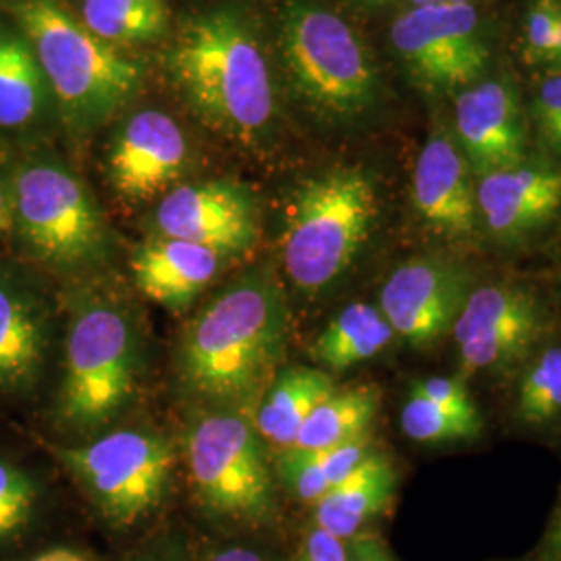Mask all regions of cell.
Segmentation results:
<instances>
[{
  "label": "cell",
  "instance_id": "cell-1",
  "mask_svg": "<svg viewBox=\"0 0 561 561\" xmlns=\"http://www.w3.org/2000/svg\"><path fill=\"white\" fill-rule=\"evenodd\" d=\"M289 333L285 291L268 266L231 280L185 324L175 373L198 408L248 412L279 375Z\"/></svg>",
  "mask_w": 561,
  "mask_h": 561
},
{
  "label": "cell",
  "instance_id": "cell-2",
  "mask_svg": "<svg viewBox=\"0 0 561 561\" xmlns=\"http://www.w3.org/2000/svg\"><path fill=\"white\" fill-rule=\"evenodd\" d=\"M167 73L190 111L225 138L256 146L273 129L268 60L238 9L217 7L185 21L167 53Z\"/></svg>",
  "mask_w": 561,
  "mask_h": 561
},
{
  "label": "cell",
  "instance_id": "cell-3",
  "mask_svg": "<svg viewBox=\"0 0 561 561\" xmlns=\"http://www.w3.org/2000/svg\"><path fill=\"white\" fill-rule=\"evenodd\" d=\"M144 340L129 300L106 283H83L67 298L60 426L96 435L119 419L138 389Z\"/></svg>",
  "mask_w": 561,
  "mask_h": 561
},
{
  "label": "cell",
  "instance_id": "cell-4",
  "mask_svg": "<svg viewBox=\"0 0 561 561\" xmlns=\"http://www.w3.org/2000/svg\"><path fill=\"white\" fill-rule=\"evenodd\" d=\"M9 20L32 44L59 115L94 129L134 99L140 67L99 41L62 0H4Z\"/></svg>",
  "mask_w": 561,
  "mask_h": 561
},
{
  "label": "cell",
  "instance_id": "cell-5",
  "mask_svg": "<svg viewBox=\"0 0 561 561\" xmlns=\"http://www.w3.org/2000/svg\"><path fill=\"white\" fill-rule=\"evenodd\" d=\"M13 233L30 261L59 275H80L113 254L111 229L85 181L53 154L13 162Z\"/></svg>",
  "mask_w": 561,
  "mask_h": 561
},
{
  "label": "cell",
  "instance_id": "cell-6",
  "mask_svg": "<svg viewBox=\"0 0 561 561\" xmlns=\"http://www.w3.org/2000/svg\"><path fill=\"white\" fill-rule=\"evenodd\" d=\"M377 213V190L360 169H333L304 181L283 233L287 279L306 294L333 285L358 256Z\"/></svg>",
  "mask_w": 561,
  "mask_h": 561
},
{
  "label": "cell",
  "instance_id": "cell-7",
  "mask_svg": "<svg viewBox=\"0 0 561 561\" xmlns=\"http://www.w3.org/2000/svg\"><path fill=\"white\" fill-rule=\"evenodd\" d=\"M280 57L291 85L310 108L331 119H354L379 94L373 59L335 11L289 0L280 13Z\"/></svg>",
  "mask_w": 561,
  "mask_h": 561
},
{
  "label": "cell",
  "instance_id": "cell-8",
  "mask_svg": "<svg viewBox=\"0 0 561 561\" xmlns=\"http://www.w3.org/2000/svg\"><path fill=\"white\" fill-rule=\"evenodd\" d=\"M183 454L208 512L243 524L271 520L275 481L266 445L248 412L198 408L185 428Z\"/></svg>",
  "mask_w": 561,
  "mask_h": 561
},
{
  "label": "cell",
  "instance_id": "cell-9",
  "mask_svg": "<svg viewBox=\"0 0 561 561\" xmlns=\"http://www.w3.org/2000/svg\"><path fill=\"white\" fill-rule=\"evenodd\" d=\"M48 449L113 526H131L152 514L175 468L173 445L144 428H119L92 442Z\"/></svg>",
  "mask_w": 561,
  "mask_h": 561
},
{
  "label": "cell",
  "instance_id": "cell-10",
  "mask_svg": "<svg viewBox=\"0 0 561 561\" xmlns=\"http://www.w3.org/2000/svg\"><path fill=\"white\" fill-rule=\"evenodd\" d=\"M391 42L414 78L431 88L470 85L489 62L481 20L470 2L412 7L393 21Z\"/></svg>",
  "mask_w": 561,
  "mask_h": 561
},
{
  "label": "cell",
  "instance_id": "cell-11",
  "mask_svg": "<svg viewBox=\"0 0 561 561\" xmlns=\"http://www.w3.org/2000/svg\"><path fill=\"white\" fill-rule=\"evenodd\" d=\"M157 236L192 241L229 256L261 238V208L243 183L208 180L171 187L154 213Z\"/></svg>",
  "mask_w": 561,
  "mask_h": 561
},
{
  "label": "cell",
  "instance_id": "cell-12",
  "mask_svg": "<svg viewBox=\"0 0 561 561\" xmlns=\"http://www.w3.org/2000/svg\"><path fill=\"white\" fill-rule=\"evenodd\" d=\"M468 300V279L456 264L412 259L400 264L381 289L379 310L396 335L431 345L454 329Z\"/></svg>",
  "mask_w": 561,
  "mask_h": 561
},
{
  "label": "cell",
  "instance_id": "cell-13",
  "mask_svg": "<svg viewBox=\"0 0 561 561\" xmlns=\"http://www.w3.org/2000/svg\"><path fill=\"white\" fill-rule=\"evenodd\" d=\"M541 329V308L530 294L489 285L468 294L451 331L463 373H477L520 358Z\"/></svg>",
  "mask_w": 561,
  "mask_h": 561
},
{
  "label": "cell",
  "instance_id": "cell-14",
  "mask_svg": "<svg viewBox=\"0 0 561 561\" xmlns=\"http://www.w3.org/2000/svg\"><path fill=\"white\" fill-rule=\"evenodd\" d=\"M190 146L180 123L146 108L125 121L108 148V181L123 201L148 202L167 194L187 171Z\"/></svg>",
  "mask_w": 561,
  "mask_h": 561
},
{
  "label": "cell",
  "instance_id": "cell-15",
  "mask_svg": "<svg viewBox=\"0 0 561 561\" xmlns=\"http://www.w3.org/2000/svg\"><path fill=\"white\" fill-rule=\"evenodd\" d=\"M53 312L25 273L0 266V393L27 396L46 370Z\"/></svg>",
  "mask_w": 561,
  "mask_h": 561
},
{
  "label": "cell",
  "instance_id": "cell-16",
  "mask_svg": "<svg viewBox=\"0 0 561 561\" xmlns=\"http://www.w3.org/2000/svg\"><path fill=\"white\" fill-rule=\"evenodd\" d=\"M456 131L472 173L481 178L524 162L520 102L505 81H482L461 92Z\"/></svg>",
  "mask_w": 561,
  "mask_h": 561
},
{
  "label": "cell",
  "instance_id": "cell-17",
  "mask_svg": "<svg viewBox=\"0 0 561 561\" xmlns=\"http://www.w3.org/2000/svg\"><path fill=\"white\" fill-rule=\"evenodd\" d=\"M412 194L416 213L431 229L454 240L474 236L479 206L472 169L451 138L435 136L424 144Z\"/></svg>",
  "mask_w": 561,
  "mask_h": 561
},
{
  "label": "cell",
  "instance_id": "cell-18",
  "mask_svg": "<svg viewBox=\"0 0 561 561\" xmlns=\"http://www.w3.org/2000/svg\"><path fill=\"white\" fill-rule=\"evenodd\" d=\"M225 259L206 245L154 236L136 248L131 275L148 300L171 312H183L217 279Z\"/></svg>",
  "mask_w": 561,
  "mask_h": 561
},
{
  "label": "cell",
  "instance_id": "cell-19",
  "mask_svg": "<svg viewBox=\"0 0 561 561\" xmlns=\"http://www.w3.org/2000/svg\"><path fill=\"white\" fill-rule=\"evenodd\" d=\"M477 206L489 231L518 238L549 221L561 206V169L518 164L482 175Z\"/></svg>",
  "mask_w": 561,
  "mask_h": 561
},
{
  "label": "cell",
  "instance_id": "cell-20",
  "mask_svg": "<svg viewBox=\"0 0 561 561\" xmlns=\"http://www.w3.org/2000/svg\"><path fill=\"white\" fill-rule=\"evenodd\" d=\"M55 111L32 44L13 21L0 18V134L38 129Z\"/></svg>",
  "mask_w": 561,
  "mask_h": 561
},
{
  "label": "cell",
  "instance_id": "cell-21",
  "mask_svg": "<svg viewBox=\"0 0 561 561\" xmlns=\"http://www.w3.org/2000/svg\"><path fill=\"white\" fill-rule=\"evenodd\" d=\"M396 486L393 463L381 451H373L345 481L314 503V526L350 541L389 507Z\"/></svg>",
  "mask_w": 561,
  "mask_h": 561
},
{
  "label": "cell",
  "instance_id": "cell-22",
  "mask_svg": "<svg viewBox=\"0 0 561 561\" xmlns=\"http://www.w3.org/2000/svg\"><path fill=\"white\" fill-rule=\"evenodd\" d=\"M333 391H337L333 377L321 368L294 366L280 370L252 419L264 445L277 454L294 447L306 419Z\"/></svg>",
  "mask_w": 561,
  "mask_h": 561
},
{
  "label": "cell",
  "instance_id": "cell-23",
  "mask_svg": "<svg viewBox=\"0 0 561 561\" xmlns=\"http://www.w3.org/2000/svg\"><path fill=\"white\" fill-rule=\"evenodd\" d=\"M381 389L375 385L333 391L306 419L294 449L324 451L366 437L381 410Z\"/></svg>",
  "mask_w": 561,
  "mask_h": 561
},
{
  "label": "cell",
  "instance_id": "cell-24",
  "mask_svg": "<svg viewBox=\"0 0 561 561\" xmlns=\"http://www.w3.org/2000/svg\"><path fill=\"white\" fill-rule=\"evenodd\" d=\"M396 337L381 310L370 304L343 308L314 341L312 356L322 368L343 373L360 362L370 360Z\"/></svg>",
  "mask_w": 561,
  "mask_h": 561
},
{
  "label": "cell",
  "instance_id": "cell-25",
  "mask_svg": "<svg viewBox=\"0 0 561 561\" xmlns=\"http://www.w3.org/2000/svg\"><path fill=\"white\" fill-rule=\"evenodd\" d=\"M80 21L99 41L119 48L161 41L171 11L167 0H81Z\"/></svg>",
  "mask_w": 561,
  "mask_h": 561
},
{
  "label": "cell",
  "instance_id": "cell-26",
  "mask_svg": "<svg viewBox=\"0 0 561 561\" xmlns=\"http://www.w3.org/2000/svg\"><path fill=\"white\" fill-rule=\"evenodd\" d=\"M401 428L412 442H463L479 437L481 416H461L416 393H410L401 410Z\"/></svg>",
  "mask_w": 561,
  "mask_h": 561
},
{
  "label": "cell",
  "instance_id": "cell-27",
  "mask_svg": "<svg viewBox=\"0 0 561 561\" xmlns=\"http://www.w3.org/2000/svg\"><path fill=\"white\" fill-rule=\"evenodd\" d=\"M38 505V482L21 466L0 458V545L18 539Z\"/></svg>",
  "mask_w": 561,
  "mask_h": 561
},
{
  "label": "cell",
  "instance_id": "cell-28",
  "mask_svg": "<svg viewBox=\"0 0 561 561\" xmlns=\"http://www.w3.org/2000/svg\"><path fill=\"white\" fill-rule=\"evenodd\" d=\"M561 412V350L545 352L520 387V416L539 424Z\"/></svg>",
  "mask_w": 561,
  "mask_h": 561
},
{
  "label": "cell",
  "instance_id": "cell-29",
  "mask_svg": "<svg viewBox=\"0 0 561 561\" xmlns=\"http://www.w3.org/2000/svg\"><path fill=\"white\" fill-rule=\"evenodd\" d=\"M277 474L283 486L304 503H319L331 491L319 451L285 449L277 458Z\"/></svg>",
  "mask_w": 561,
  "mask_h": 561
},
{
  "label": "cell",
  "instance_id": "cell-30",
  "mask_svg": "<svg viewBox=\"0 0 561 561\" xmlns=\"http://www.w3.org/2000/svg\"><path fill=\"white\" fill-rule=\"evenodd\" d=\"M561 4L558 0H537L524 21V48L522 55L528 65L553 60Z\"/></svg>",
  "mask_w": 561,
  "mask_h": 561
},
{
  "label": "cell",
  "instance_id": "cell-31",
  "mask_svg": "<svg viewBox=\"0 0 561 561\" xmlns=\"http://www.w3.org/2000/svg\"><path fill=\"white\" fill-rule=\"evenodd\" d=\"M412 393L421 396L424 400L433 401L449 412L461 414V416H479L472 398L461 379L431 377V379L414 382Z\"/></svg>",
  "mask_w": 561,
  "mask_h": 561
},
{
  "label": "cell",
  "instance_id": "cell-32",
  "mask_svg": "<svg viewBox=\"0 0 561 561\" xmlns=\"http://www.w3.org/2000/svg\"><path fill=\"white\" fill-rule=\"evenodd\" d=\"M373 451H375V447L370 442V435L319 451L322 470H324V477L331 484V489L345 481Z\"/></svg>",
  "mask_w": 561,
  "mask_h": 561
},
{
  "label": "cell",
  "instance_id": "cell-33",
  "mask_svg": "<svg viewBox=\"0 0 561 561\" xmlns=\"http://www.w3.org/2000/svg\"><path fill=\"white\" fill-rule=\"evenodd\" d=\"M535 117L545 138L549 140L561 129V69L545 78L535 101Z\"/></svg>",
  "mask_w": 561,
  "mask_h": 561
},
{
  "label": "cell",
  "instance_id": "cell-34",
  "mask_svg": "<svg viewBox=\"0 0 561 561\" xmlns=\"http://www.w3.org/2000/svg\"><path fill=\"white\" fill-rule=\"evenodd\" d=\"M296 561H350L347 542L329 535L319 526L306 530Z\"/></svg>",
  "mask_w": 561,
  "mask_h": 561
},
{
  "label": "cell",
  "instance_id": "cell-35",
  "mask_svg": "<svg viewBox=\"0 0 561 561\" xmlns=\"http://www.w3.org/2000/svg\"><path fill=\"white\" fill-rule=\"evenodd\" d=\"M15 194H13V164L0 167V241L13 233Z\"/></svg>",
  "mask_w": 561,
  "mask_h": 561
},
{
  "label": "cell",
  "instance_id": "cell-36",
  "mask_svg": "<svg viewBox=\"0 0 561 561\" xmlns=\"http://www.w3.org/2000/svg\"><path fill=\"white\" fill-rule=\"evenodd\" d=\"M350 561H398L375 537H354L347 542Z\"/></svg>",
  "mask_w": 561,
  "mask_h": 561
},
{
  "label": "cell",
  "instance_id": "cell-37",
  "mask_svg": "<svg viewBox=\"0 0 561 561\" xmlns=\"http://www.w3.org/2000/svg\"><path fill=\"white\" fill-rule=\"evenodd\" d=\"M131 561H185L178 542H157Z\"/></svg>",
  "mask_w": 561,
  "mask_h": 561
},
{
  "label": "cell",
  "instance_id": "cell-38",
  "mask_svg": "<svg viewBox=\"0 0 561 561\" xmlns=\"http://www.w3.org/2000/svg\"><path fill=\"white\" fill-rule=\"evenodd\" d=\"M208 561H264L259 551L248 547H227L215 553Z\"/></svg>",
  "mask_w": 561,
  "mask_h": 561
},
{
  "label": "cell",
  "instance_id": "cell-39",
  "mask_svg": "<svg viewBox=\"0 0 561 561\" xmlns=\"http://www.w3.org/2000/svg\"><path fill=\"white\" fill-rule=\"evenodd\" d=\"M34 561H85L81 558L80 553L76 551H69V549H53L48 553H44L41 558H36Z\"/></svg>",
  "mask_w": 561,
  "mask_h": 561
},
{
  "label": "cell",
  "instance_id": "cell-40",
  "mask_svg": "<svg viewBox=\"0 0 561 561\" xmlns=\"http://www.w3.org/2000/svg\"><path fill=\"white\" fill-rule=\"evenodd\" d=\"M549 551H551L553 561H561V514L551 530V537H549Z\"/></svg>",
  "mask_w": 561,
  "mask_h": 561
},
{
  "label": "cell",
  "instance_id": "cell-41",
  "mask_svg": "<svg viewBox=\"0 0 561 561\" xmlns=\"http://www.w3.org/2000/svg\"><path fill=\"white\" fill-rule=\"evenodd\" d=\"M412 7H431V4H466L470 0H410Z\"/></svg>",
  "mask_w": 561,
  "mask_h": 561
},
{
  "label": "cell",
  "instance_id": "cell-42",
  "mask_svg": "<svg viewBox=\"0 0 561 561\" xmlns=\"http://www.w3.org/2000/svg\"><path fill=\"white\" fill-rule=\"evenodd\" d=\"M9 164H13L11 162V152H9L7 141L0 136V167H9Z\"/></svg>",
  "mask_w": 561,
  "mask_h": 561
},
{
  "label": "cell",
  "instance_id": "cell-43",
  "mask_svg": "<svg viewBox=\"0 0 561 561\" xmlns=\"http://www.w3.org/2000/svg\"><path fill=\"white\" fill-rule=\"evenodd\" d=\"M551 65H558L561 69V13L560 21H558V38H556V50H553V60Z\"/></svg>",
  "mask_w": 561,
  "mask_h": 561
},
{
  "label": "cell",
  "instance_id": "cell-44",
  "mask_svg": "<svg viewBox=\"0 0 561 561\" xmlns=\"http://www.w3.org/2000/svg\"><path fill=\"white\" fill-rule=\"evenodd\" d=\"M549 141H551V144H553V146H558V148H560V150H561V129H560V131H556V134H553V136H551V138H549Z\"/></svg>",
  "mask_w": 561,
  "mask_h": 561
},
{
  "label": "cell",
  "instance_id": "cell-45",
  "mask_svg": "<svg viewBox=\"0 0 561 561\" xmlns=\"http://www.w3.org/2000/svg\"><path fill=\"white\" fill-rule=\"evenodd\" d=\"M362 2H366V4H382V2H387V0H362Z\"/></svg>",
  "mask_w": 561,
  "mask_h": 561
}]
</instances>
